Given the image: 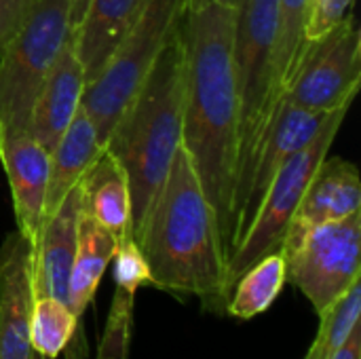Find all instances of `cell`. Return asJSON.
I'll return each mask as SVG.
<instances>
[{
    "label": "cell",
    "instance_id": "obj_1",
    "mask_svg": "<svg viewBox=\"0 0 361 359\" xmlns=\"http://www.w3.org/2000/svg\"><path fill=\"white\" fill-rule=\"evenodd\" d=\"M182 36L186 49L182 144L216 212L231 256L239 161V97L233 63L235 6L212 2L186 8Z\"/></svg>",
    "mask_w": 361,
    "mask_h": 359
},
{
    "label": "cell",
    "instance_id": "obj_2",
    "mask_svg": "<svg viewBox=\"0 0 361 359\" xmlns=\"http://www.w3.org/2000/svg\"><path fill=\"white\" fill-rule=\"evenodd\" d=\"M131 237L146 258L150 286L197 296L205 311L226 313L228 252L184 144Z\"/></svg>",
    "mask_w": 361,
    "mask_h": 359
},
{
    "label": "cell",
    "instance_id": "obj_3",
    "mask_svg": "<svg viewBox=\"0 0 361 359\" xmlns=\"http://www.w3.org/2000/svg\"><path fill=\"white\" fill-rule=\"evenodd\" d=\"M184 95L186 49L180 23L104 146L118 159L129 180L131 233L140 226L161 190L182 144Z\"/></svg>",
    "mask_w": 361,
    "mask_h": 359
},
{
    "label": "cell",
    "instance_id": "obj_4",
    "mask_svg": "<svg viewBox=\"0 0 361 359\" xmlns=\"http://www.w3.org/2000/svg\"><path fill=\"white\" fill-rule=\"evenodd\" d=\"M277 0H239L235 6L233 63L239 97V161L233 222L252 176L260 144L279 104L277 87ZM235 235V231H233Z\"/></svg>",
    "mask_w": 361,
    "mask_h": 359
},
{
    "label": "cell",
    "instance_id": "obj_5",
    "mask_svg": "<svg viewBox=\"0 0 361 359\" xmlns=\"http://www.w3.org/2000/svg\"><path fill=\"white\" fill-rule=\"evenodd\" d=\"M70 34V0H32L0 47V138L30 131L34 102Z\"/></svg>",
    "mask_w": 361,
    "mask_h": 359
},
{
    "label": "cell",
    "instance_id": "obj_6",
    "mask_svg": "<svg viewBox=\"0 0 361 359\" xmlns=\"http://www.w3.org/2000/svg\"><path fill=\"white\" fill-rule=\"evenodd\" d=\"M186 8L188 0H144L137 19L110 61L91 83L85 85L82 108L97 131L102 148L161 49L182 23Z\"/></svg>",
    "mask_w": 361,
    "mask_h": 359
},
{
    "label": "cell",
    "instance_id": "obj_7",
    "mask_svg": "<svg viewBox=\"0 0 361 359\" xmlns=\"http://www.w3.org/2000/svg\"><path fill=\"white\" fill-rule=\"evenodd\" d=\"M347 110L349 108L334 110L330 118L326 121V125L319 129V133L302 150L292 154L271 180L252 224L247 226L245 235L241 237V241L235 245V250L228 256V262H226L228 294L233 292V286L250 267H254L258 260H262L264 256L273 252H281L292 216L311 178L315 176L317 167L328 157L334 144V138L338 135V129L345 123Z\"/></svg>",
    "mask_w": 361,
    "mask_h": 359
},
{
    "label": "cell",
    "instance_id": "obj_8",
    "mask_svg": "<svg viewBox=\"0 0 361 359\" xmlns=\"http://www.w3.org/2000/svg\"><path fill=\"white\" fill-rule=\"evenodd\" d=\"M283 258L286 281L294 284L319 315L360 279L361 212L315 226Z\"/></svg>",
    "mask_w": 361,
    "mask_h": 359
},
{
    "label": "cell",
    "instance_id": "obj_9",
    "mask_svg": "<svg viewBox=\"0 0 361 359\" xmlns=\"http://www.w3.org/2000/svg\"><path fill=\"white\" fill-rule=\"evenodd\" d=\"M361 80V34L355 17L313 42L281 93L292 106L330 114L349 108Z\"/></svg>",
    "mask_w": 361,
    "mask_h": 359
},
{
    "label": "cell",
    "instance_id": "obj_10",
    "mask_svg": "<svg viewBox=\"0 0 361 359\" xmlns=\"http://www.w3.org/2000/svg\"><path fill=\"white\" fill-rule=\"evenodd\" d=\"M330 114L309 112V110L292 106L279 97V104L273 112L271 125H269L264 140L260 144V150H258L256 163L252 167V176H250V182H247V188H245V195H243V201H241V207L237 214L233 250L241 241V237L245 235L247 226L252 224V220H254V216L262 203V197H264L271 180L275 178V174L281 169V165L292 154L302 150L319 133V129L326 125Z\"/></svg>",
    "mask_w": 361,
    "mask_h": 359
},
{
    "label": "cell",
    "instance_id": "obj_11",
    "mask_svg": "<svg viewBox=\"0 0 361 359\" xmlns=\"http://www.w3.org/2000/svg\"><path fill=\"white\" fill-rule=\"evenodd\" d=\"M34 245L19 233L0 243V359H32Z\"/></svg>",
    "mask_w": 361,
    "mask_h": 359
},
{
    "label": "cell",
    "instance_id": "obj_12",
    "mask_svg": "<svg viewBox=\"0 0 361 359\" xmlns=\"http://www.w3.org/2000/svg\"><path fill=\"white\" fill-rule=\"evenodd\" d=\"M361 212V180L357 167L341 157H326L311 178L288 226L281 254L288 256L309 231L326 222Z\"/></svg>",
    "mask_w": 361,
    "mask_h": 359
},
{
    "label": "cell",
    "instance_id": "obj_13",
    "mask_svg": "<svg viewBox=\"0 0 361 359\" xmlns=\"http://www.w3.org/2000/svg\"><path fill=\"white\" fill-rule=\"evenodd\" d=\"M0 163L11 186L17 231L36 245L44 216L51 154L30 131H21L0 138Z\"/></svg>",
    "mask_w": 361,
    "mask_h": 359
},
{
    "label": "cell",
    "instance_id": "obj_14",
    "mask_svg": "<svg viewBox=\"0 0 361 359\" xmlns=\"http://www.w3.org/2000/svg\"><path fill=\"white\" fill-rule=\"evenodd\" d=\"M82 212L80 182L42 222L34 245V298H57L68 305V277L78 241Z\"/></svg>",
    "mask_w": 361,
    "mask_h": 359
},
{
    "label": "cell",
    "instance_id": "obj_15",
    "mask_svg": "<svg viewBox=\"0 0 361 359\" xmlns=\"http://www.w3.org/2000/svg\"><path fill=\"white\" fill-rule=\"evenodd\" d=\"M82 91L85 70L70 34L42 83L30 118V135L49 154L55 150L63 131L82 106Z\"/></svg>",
    "mask_w": 361,
    "mask_h": 359
},
{
    "label": "cell",
    "instance_id": "obj_16",
    "mask_svg": "<svg viewBox=\"0 0 361 359\" xmlns=\"http://www.w3.org/2000/svg\"><path fill=\"white\" fill-rule=\"evenodd\" d=\"M142 6L144 0H89L80 25L72 32V42L85 70V85L110 61Z\"/></svg>",
    "mask_w": 361,
    "mask_h": 359
},
{
    "label": "cell",
    "instance_id": "obj_17",
    "mask_svg": "<svg viewBox=\"0 0 361 359\" xmlns=\"http://www.w3.org/2000/svg\"><path fill=\"white\" fill-rule=\"evenodd\" d=\"M82 186V209L106 229L116 241L131 235V190L129 180L110 150H102L89 167Z\"/></svg>",
    "mask_w": 361,
    "mask_h": 359
},
{
    "label": "cell",
    "instance_id": "obj_18",
    "mask_svg": "<svg viewBox=\"0 0 361 359\" xmlns=\"http://www.w3.org/2000/svg\"><path fill=\"white\" fill-rule=\"evenodd\" d=\"M102 150L104 148L97 140V131L89 114L80 106L72 123L63 131L59 144L51 152V171H49V186L44 197L42 222L59 207L66 195L85 178V174L95 163Z\"/></svg>",
    "mask_w": 361,
    "mask_h": 359
},
{
    "label": "cell",
    "instance_id": "obj_19",
    "mask_svg": "<svg viewBox=\"0 0 361 359\" xmlns=\"http://www.w3.org/2000/svg\"><path fill=\"white\" fill-rule=\"evenodd\" d=\"M116 237H112L106 229H102L85 209L78 220V241L76 252L68 277V307L74 317L82 320L89 303L93 300L97 286L114 258Z\"/></svg>",
    "mask_w": 361,
    "mask_h": 359
},
{
    "label": "cell",
    "instance_id": "obj_20",
    "mask_svg": "<svg viewBox=\"0 0 361 359\" xmlns=\"http://www.w3.org/2000/svg\"><path fill=\"white\" fill-rule=\"evenodd\" d=\"M30 343L32 351L47 359H57L68 351L70 359L85 355L80 339V324L70 307L57 298H34L30 315Z\"/></svg>",
    "mask_w": 361,
    "mask_h": 359
},
{
    "label": "cell",
    "instance_id": "obj_21",
    "mask_svg": "<svg viewBox=\"0 0 361 359\" xmlns=\"http://www.w3.org/2000/svg\"><path fill=\"white\" fill-rule=\"evenodd\" d=\"M286 284V258L273 252L250 267L233 286L226 313L237 320H254L264 313L279 296Z\"/></svg>",
    "mask_w": 361,
    "mask_h": 359
},
{
    "label": "cell",
    "instance_id": "obj_22",
    "mask_svg": "<svg viewBox=\"0 0 361 359\" xmlns=\"http://www.w3.org/2000/svg\"><path fill=\"white\" fill-rule=\"evenodd\" d=\"M279 30H277V87L279 97L290 85L300 59L307 53V21L311 0H277Z\"/></svg>",
    "mask_w": 361,
    "mask_h": 359
},
{
    "label": "cell",
    "instance_id": "obj_23",
    "mask_svg": "<svg viewBox=\"0 0 361 359\" xmlns=\"http://www.w3.org/2000/svg\"><path fill=\"white\" fill-rule=\"evenodd\" d=\"M361 317V279H357L338 300L319 313V332L305 359H332L349 341Z\"/></svg>",
    "mask_w": 361,
    "mask_h": 359
},
{
    "label": "cell",
    "instance_id": "obj_24",
    "mask_svg": "<svg viewBox=\"0 0 361 359\" xmlns=\"http://www.w3.org/2000/svg\"><path fill=\"white\" fill-rule=\"evenodd\" d=\"M133 303L135 294L121 288L114 290L108 322L104 326L95 359H129L133 332Z\"/></svg>",
    "mask_w": 361,
    "mask_h": 359
},
{
    "label": "cell",
    "instance_id": "obj_25",
    "mask_svg": "<svg viewBox=\"0 0 361 359\" xmlns=\"http://www.w3.org/2000/svg\"><path fill=\"white\" fill-rule=\"evenodd\" d=\"M114 281L116 288L135 294L142 286H150V271L131 235L123 237L114 252Z\"/></svg>",
    "mask_w": 361,
    "mask_h": 359
},
{
    "label": "cell",
    "instance_id": "obj_26",
    "mask_svg": "<svg viewBox=\"0 0 361 359\" xmlns=\"http://www.w3.org/2000/svg\"><path fill=\"white\" fill-rule=\"evenodd\" d=\"M353 6L355 0H311V13L307 21V49L338 28L347 17H351Z\"/></svg>",
    "mask_w": 361,
    "mask_h": 359
},
{
    "label": "cell",
    "instance_id": "obj_27",
    "mask_svg": "<svg viewBox=\"0 0 361 359\" xmlns=\"http://www.w3.org/2000/svg\"><path fill=\"white\" fill-rule=\"evenodd\" d=\"M32 0H0V47L17 32Z\"/></svg>",
    "mask_w": 361,
    "mask_h": 359
},
{
    "label": "cell",
    "instance_id": "obj_28",
    "mask_svg": "<svg viewBox=\"0 0 361 359\" xmlns=\"http://www.w3.org/2000/svg\"><path fill=\"white\" fill-rule=\"evenodd\" d=\"M332 359H361V328L357 326L349 341L334 353Z\"/></svg>",
    "mask_w": 361,
    "mask_h": 359
},
{
    "label": "cell",
    "instance_id": "obj_29",
    "mask_svg": "<svg viewBox=\"0 0 361 359\" xmlns=\"http://www.w3.org/2000/svg\"><path fill=\"white\" fill-rule=\"evenodd\" d=\"M87 6H89V0H70V30L72 32L80 25L87 13Z\"/></svg>",
    "mask_w": 361,
    "mask_h": 359
},
{
    "label": "cell",
    "instance_id": "obj_30",
    "mask_svg": "<svg viewBox=\"0 0 361 359\" xmlns=\"http://www.w3.org/2000/svg\"><path fill=\"white\" fill-rule=\"evenodd\" d=\"M212 2H220V4H228V6H237L239 0H188V8H197L203 4H212Z\"/></svg>",
    "mask_w": 361,
    "mask_h": 359
},
{
    "label": "cell",
    "instance_id": "obj_31",
    "mask_svg": "<svg viewBox=\"0 0 361 359\" xmlns=\"http://www.w3.org/2000/svg\"><path fill=\"white\" fill-rule=\"evenodd\" d=\"M32 359H47L44 355H40V353H36V351H32Z\"/></svg>",
    "mask_w": 361,
    "mask_h": 359
}]
</instances>
